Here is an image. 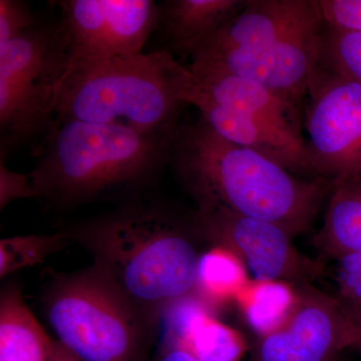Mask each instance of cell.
Instances as JSON below:
<instances>
[{
	"instance_id": "1",
	"label": "cell",
	"mask_w": 361,
	"mask_h": 361,
	"mask_svg": "<svg viewBox=\"0 0 361 361\" xmlns=\"http://www.w3.org/2000/svg\"><path fill=\"white\" fill-rule=\"evenodd\" d=\"M103 271L142 310L160 322L198 291L207 246L193 211L145 198L66 228Z\"/></svg>"
},
{
	"instance_id": "2",
	"label": "cell",
	"mask_w": 361,
	"mask_h": 361,
	"mask_svg": "<svg viewBox=\"0 0 361 361\" xmlns=\"http://www.w3.org/2000/svg\"><path fill=\"white\" fill-rule=\"evenodd\" d=\"M170 165L198 210H222L266 221L294 238L310 229L334 182L301 178L253 149L214 132L202 118L180 125Z\"/></svg>"
},
{
	"instance_id": "3",
	"label": "cell",
	"mask_w": 361,
	"mask_h": 361,
	"mask_svg": "<svg viewBox=\"0 0 361 361\" xmlns=\"http://www.w3.org/2000/svg\"><path fill=\"white\" fill-rule=\"evenodd\" d=\"M179 129V128H178ZM54 120L30 173L35 199L70 211L97 202L142 198L166 165L176 135Z\"/></svg>"
},
{
	"instance_id": "4",
	"label": "cell",
	"mask_w": 361,
	"mask_h": 361,
	"mask_svg": "<svg viewBox=\"0 0 361 361\" xmlns=\"http://www.w3.org/2000/svg\"><path fill=\"white\" fill-rule=\"evenodd\" d=\"M324 28L318 0H247L192 52L189 66L254 80L303 111Z\"/></svg>"
},
{
	"instance_id": "5",
	"label": "cell",
	"mask_w": 361,
	"mask_h": 361,
	"mask_svg": "<svg viewBox=\"0 0 361 361\" xmlns=\"http://www.w3.org/2000/svg\"><path fill=\"white\" fill-rule=\"evenodd\" d=\"M195 85L189 66L168 51L71 61L56 97V120L175 132Z\"/></svg>"
},
{
	"instance_id": "6",
	"label": "cell",
	"mask_w": 361,
	"mask_h": 361,
	"mask_svg": "<svg viewBox=\"0 0 361 361\" xmlns=\"http://www.w3.org/2000/svg\"><path fill=\"white\" fill-rule=\"evenodd\" d=\"M42 310L58 339L84 361H149L159 320L94 264L56 275Z\"/></svg>"
},
{
	"instance_id": "7",
	"label": "cell",
	"mask_w": 361,
	"mask_h": 361,
	"mask_svg": "<svg viewBox=\"0 0 361 361\" xmlns=\"http://www.w3.org/2000/svg\"><path fill=\"white\" fill-rule=\"evenodd\" d=\"M70 63V45L61 21L37 23L0 44L2 157L51 130L59 87Z\"/></svg>"
},
{
	"instance_id": "8",
	"label": "cell",
	"mask_w": 361,
	"mask_h": 361,
	"mask_svg": "<svg viewBox=\"0 0 361 361\" xmlns=\"http://www.w3.org/2000/svg\"><path fill=\"white\" fill-rule=\"evenodd\" d=\"M314 177L334 182L361 176V85L319 63L303 106Z\"/></svg>"
},
{
	"instance_id": "9",
	"label": "cell",
	"mask_w": 361,
	"mask_h": 361,
	"mask_svg": "<svg viewBox=\"0 0 361 361\" xmlns=\"http://www.w3.org/2000/svg\"><path fill=\"white\" fill-rule=\"evenodd\" d=\"M193 215L206 245L231 252L256 282L310 284L324 274V263L297 250L279 226L222 210L195 209Z\"/></svg>"
},
{
	"instance_id": "10",
	"label": "cell",
	"mask_w": 361,
	"mask_h": 361,
	"mask_svg": "<svg viewBox=\"0 0 361 361\" xmlns=\"http://www.w3.org/2000/svg\"><path fill=\"white\" fill-rule=\"evenodd\" d=\"M295 286L290 315L260 336L250 361H334L345 348L360 350V329L346 304L310 283Z\"/></svg>"
},
{
	"instance_id": "11",
	"label": "cell",
	"mask_w": 361,
	"mask_h": 361,
	"mask_svg": "<svg viewBox=\"0 0 361 361\" xmlns=\"http://www.w3.org/2000/svg\"><path fill=\"white\" fill-rule=\"evenodd\" d=\"M59 6L71 63L141 54L160 20V4L151 0H65Z\"/></svg>"
},
{
	"instance_id": "12",
	"label": "cell",
	"mask_w": 361,
	"mask_h": 361,
	"mask_svg": "<svg viewBox=\"0 0 361 361\" xmlns=\"http://www.w3.org/2000/svg\"><path fill=\"white\" fill-rule=\"evenodd\" d=\"M247 0H169L160 4L158 28L171 51L190 56L220 32Z\"/></svg>"
},
{
	"instance_id": "13",
	"label": "cell",
	"mask_w": 361,
	"mask_h": 361,
	"mask_svg": "<svg viewBox=\"0 0 361 361\" xmlns=\"http://www.w3.org/2000/svg\"><path fill=\"white\" fill-rule=\"evenodd\" d=\"M190 299L166 314L170 319L164 342L186 349L200 361H238L245 350L241 336Z\"/></svg>"
},
{
	"instance_id": "14",
	"label": "cell",
	"mask_w": 361,
	"mask_h": 361,
	"mask_svg": "<svg viewBox=\"0 0 361 361\" xmlns=\"http://www.w3.org/2000/svg\"><path fill=\"white\" fill-rule=\"evenodd\" d=\"M52 343L26 305L20 286L4 285L0 295V361H51Z\"/></svg>"
},
{
	"instance_id": "15",
	"label": "cell",
	"mask_w": 361,
	"mask_h": 361,
	"mask_svg": "<svg viewBox=\"0 0 361 361\" xmlns=\"http://www.w3.org/2000/svg\"><path fill=\"white\" fill-rule=\"evenodd\" d=\"M313 242L332 259L361 253V176L334 180Z\"/></svg>"
},
{
	"instance_id": "16",
	"label": "cell",
	"mask_w": 361,
	"mask_h": 361,
	"mask_svg": "<svg viewBox=\"0 0 361 361\" xmlns=\"http://www.w3.org/2000/svg\"><path fill=\"white\" fill-rule=\"evenodd\" d=\"M296 301L295 288L286 282H256L244 294L242 306L252 329L266 336L281 326Z\"/></svg>"
},
{
	"instance_id": "17",
	"label": "cell",
	"mask_w": 361,
	"mask_h": 361,
	"mask_svg": "<svg viewBox=\"0 0 361 361\" xmlns=\"http://www.w3.org/2000/svg\"><path fill=\"white\" fill-rule=\"evenodd\" d=\"M71 243L68 233L63 230L45 235H25L0 241V276L44 262L52 254L63 250Z\"/></svg>"
},
{
	"instance_id": "18",
	"label": "cell",
	"mask_w": 361,
	"mask_h": 361,
	"mask_svg": "<svg viewBox=\"0 0 361 361\" xmlns=\"http://www.w3.org/2000/svg\"><path fill=\"white\" fill-rule=\"evenodd\" d=\"M245 283L243 263L231 252L211 248L199 264L198 292L215 300L238 293Z\"/></svg>"
},
{
	"instance_id": "19",
	"label": "cell",
	"mask_w": 361,
	"mask_h": 361,
	"mask_svg": "<svg viewBox=\"0 0 361 361\" xmlns=\"http://www.w3.org/2000/svg\"><path fill=\"white\" fill-rule=\"evenodd\" d=\"M320 63L361 85V33L325 26Z\"/></svg>"
},
{
	"instance_id": "20",
	"label": "cell",
	"mask_w": 361,
	"mask_h": 361,
	"mask_svg": "<svg viewBox=\"0 0 361 361\" xmlns=\"http://www.w3.org/2000/svg\"><path fill=\"white\" fill-rule=\"evenodd\" d=\"M318 4L326 27L361 33V0H318Z\"/></svg>"
},
{
	"instance_id": "21",
	"label": "cell",
	"mask_w": 361,
	"mask_h": 361,
	"mask_svg": "<svg viewBox=\"0 0 361 361\" xmlns=\"http://www.w3.org/2000/svg\"><path fill=\"white\" fill-rule=\"evenodd\" d=\"M39 21L26 2L20 0L0 1V44L11 42L30 30Z\"/></svg>"
},
{
	"instance_id": "22",
	"label": "cell",
	"mask_w": 361,
	"mask_h": 361,
	"mask_svg": "<svg viewBox=\"0 0 361 361\" xmlns=\"http://www.w3.org/2000/svg\"><path fill=\"white\" fill-rule=\"evenodd\" d=\"M338 299L345 304H361V253L336 259Z\"/></svg>"
},
{
	"instance_id": "23",
	"label": "cell",
	"mask_w": 361,
	"mask_h": 361,
	"mask_svg": "<svg viewBox=\"0 0 361 361\" xmlns=\"http://www.w3.org/2000/svg\"><path fill=\"white\" fill-rule=\"evenodd\" d=\"M35 198L30 175L13 172L0 161V209L18 199Z\"/></svg>"
},
{
	"instance_id": "24",
	"label": "cell",
	"mask_w": 361,
	"mask_h": 361,
	"mask_svg": "<svg viewBox=\"0 0 361 361\" xmlns=\"http://www.w3.org/2000/svg\"><path fill=\"white\" fill-rule=\"evenodd\" d=\"M149 361H200L186 349L179 348L174 344H161L158 353L152 356Z\"/></svg>"
},
{
	"instance_id": "25",
	"label": "cell",
	"mask_w": 361,
	"mask_h": 361,
	"mask_svg": "<svg viewBox=\"0 0 361 361\" xmlns=\"http://www.w3.org/2000/svg\"><path fill=\"white\" fill-rule=\"evenodd\" d=\"M51 361H84L78 357L77 355H73L71 350H68L65 345L61 342L54 341L52 343Z\"/></svg>"
},
{
	"instance_id": "26",
	"label": "cell",
	"mask_w": 361,
	"mask_h": 361,
	"mask_svg": "<svg viewBox=\"0 0 361 361\" xmlns=\"http://www.w3.org/2000/svg\"><path fill=\"white\" fill-rule=\"evenodd\" d=\"M346 305L348 306L349 310H350L351 313H353V317H355L356 322H357L361 332V304H346Z\"/></svg>"
},
{
	"instance_id": "27",
	"label": "cell",
	"mask_w": 361,
	"mask_h": 361,
	"mask_svg": "<svg viewBox=\"0 0 361 361\" xmlns=\"http://www.w3.org/2000/svg\"><path fill=\"white\" fill-rule=\"evenodd\" d=\"M334 361H338V360H337V358H336V360H334Z\"/></svg>"
}]
</instances>
